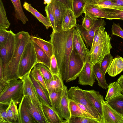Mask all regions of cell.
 <instances>
[{
    "mask_svg": "<svg viewBox=\"0 0 123 123\" xmlns=\"http://www.w3.org/2000/svg\"><path fill=\"white\" fill-rule=\"evenodd\" d=\"M75 28L66 31H53L50 36L53 54L57 60L59 74L63 81L67 75L68 64L73 49V39Z\"/></svg>",
    "mask_w": 123,
    "mask_h": 123,
    "instance_id": "obj_1",
    "label": "cell"
},
{
    "mask_svg": "<svg viewBox=\"0 0 123 123\" xmlns=\"http://www.w3.org/2000/svg\"><path fill=\"white\" fill-rule=\"evenodd\" d=\"M15 49L11 59L3 68V79L9 81L19 78L18 73V66L24 49L31 39L27 32L21 31L15 34Z\"/></svg>",
    "mask_w": 123,
    "mask_h": 123,
    "instance_id": "obj_2",
    "label": "cell"
},
{
    "mask_svg": "<svg viewBox=\"0 0 123 123\" xmlns=\"http://www.w3.org/2000/svg\"><path fill=\"white\" fill-rule=\"evenodd\" d=\"M23 96V82L21 79L8 81L0 92V103H9L13 100L17 105L20 103Z\"/></svg>",
    "mask_w": 123,
    "mask_h": 123,
    "instance_id": "obj_3",
    "label": "cell"
},
{
    "mask_svg": "<svg viewBox=\"0 0 123 123\" xmlns=\"http://www.w3.org/2000/svg\"><path fill=\"white\" fill-rule=\"evenodd\" d=\"M37 61L33 42L31 38L24 49L19 62L18 73L20 79L30 73L37 64Z\"/></svg>",
    "mask_w": 123,
    "mask_h": 123,
    "instance_id": "obj_4",
    "label": "cell"
},
{
    "mask_svg": "<svg viewBox=\"0 0 123 123\" xmlns=\"http://www.w3.org/2000/svg\"><path fill=\"white\" fill-rule=\"evenodd\" d=\"M112 48L110 37L105 31L90 54V62L93 65L100 63L105 56L110 53Z\"/></svg>",
    "mask_w": 123,
    "mask_h": 123,
    "instance_id": "obj_5",
    "label": "cell"
},
{
    "mask_svg": "<svg viewBox=\"0 0 123 123\" xmlns=\"http://www.w3.org/2000/svg\"><path fill=\"white\" fill-rule=\"evenodd\" d=\"M68 93L69 99L78 102L83 105L89 112L100 123H101V116L88 99L85 95L84 90L78 86H73L68 90Z\"/></svg>",
    "mask_w": 123,
    "mask_h": 123,
    "instance_id": "obj_6",
    "label": "cell"
},
{
    "mask_svg": "<svg viewBox=\"0 0 123 123\" xmlns=\"http://www.w3.org/2000/svg\"><path fill=\"white\" fill-rule=\"evenodd\" d=\"M85 63L73 48L69 62L67 75L64 81L67 83L75 80L78 77Z\"/></svg>",
    "mask_w": 123,
    "mask_h": 123,
    "instance_id": "obj_7",
    "label": "cell"
},
{
    "mask_svg": "<svg viewBox=\"0 0 123 123\" xmlns=\"http://www.w3.org/2000/svg\"><path fill=\"white\" fill-rule=\"evenodd\" d=\"M8 38L3 44L0 46V57L4 68L10 62L13 55L15 48V34L10 30Z\"/></svg>",
    "mask_w": 123,
    "mask_h": 123,
    "instance_id": "obj_8",
    "label": "cell"
},
{
    "mask_svg": "<svg viewBox=\"0 0 123 123\" xmlns=\"http://www.w3.org/2000/svg\"><path fill=\"white\" fill-rule=\"evenodd\" d=\"M30 73L21 78L23 82L24 95H26L29 97L32 103L38 108L46 118L43 109L41 102L30 78Z\"/></svg>",
    "mask_w": 123,
    "mask_h": 123,
    "instance_id": "obj_9",
    "label": "cell"
},
{
    "mask_svg": "<svg viewBox=\"0 0 123 123\" xmlns=\"http://www.w3.org/2000/svg\"><path fill=\"white\" fill-rule=\"evenodd\" d=\"M101 123H123V117L104 99Z\"/></svg>",
    "mask_w": 123,
    "mask_h": 123,
    "instance_id": "obj_10",
    "label": "cell"
},
{
    "mask_svg": "<svg viewBox=\"0 0 123 123\" xmlns=\"http://www.w3.org/2000/svg\"><path fill=\"white\" fill-rule=\"evenodd\" d=\"M74 49L84 63L90 62V54L80 34L75 28L73 39Z\"/></svg>",
    "mask_w": 123,
    "mask_h": 123,
    "instance_id": "obj_11",
    "label": "cell"
},
{
    "mask_svg": "<svg viewBox=\"0 0 123 123\" xmlns=\"http://www.w3.org/2000/svg\"><path fill=\"white\" fill-rule=\"evenodd\" d=\"M106 25V23L104 20L102 18H100L96 20L88 32L82 25L78 24H77L75 27L80 34L86 47H90L91 48L96 28L101 26H105Z\"/></svg>",
    "mask_w": 123,
    "mask_h": 123,
    "instance_id": "obj_12",
    "label": "cell"
},
{
    "mask_svg": "<svg viewBox=\"0 0 123 123\" xmlns=\"http://www.w3.org/2000/svg\"><path fill=\"white\" fill-rule=\"evenodd\" d=\"M62 119L68 121L71 117L69 105V99L67 87L64 85L62 96L57 107L55 109Z\"/></svg>",
    "mask_w": 123,
    "mask_h": 123,
    "instance_id": "obj_13",
    "label": "cell"
},
{
    "mask_svg": "<svg viewBox=\"0 0 123 123\" xmlns=\"http://www.w3.org/2000/svg\"><path fill=\"white\" fill-rule=\"evenodd\" d=\"M93 65L90 62H86L78 76V83L83 85L92 86L95 82Z\"/></svg>",
    "mask_w": 123,
    "mask_h": 123,
    "instance_id": "obj_14",
    "label": "cell"
},
{
    "mask_svg": "<svg viewBox=\"0 0 123 123\" xmlns=\"http://www.w3.org/2000/svg\"><path fill=\"white\" fill-rule=\"evenodd\" d=\"M50 4L55 18L56 32L62 30V22L68 8L62 4L55 0H52Z\"/></svg>",
    "mask_w": 123,
    "mask_h": 123,
    "instance_id": "obj_15",
    "label": "cell"
},
{
    "mask_svg": "<svg viewBox=\"0 0 123 123\" xmlns=\"http://www.w3.org/2000/svg\"><path fill=\"white\" fill-rule=\"evenodd\" d=\"M85 95L101 117L102 116V101L104 99L103 96L99 92L94 90H84Z\"/></svg>",
    "mask_w": 123,
    "mask_h": 123,
    "instance_id": "obj_16",
    "label": "cell"
},
{
    "mask_svg": "<svg viewBox=\"0 0 123 123\" xmlns=\"http://www.w3.org/2000/svg\"><path fill=\"white\" fill-rule=\"evenodd\" d=\"M18 123H37L30 113L24 95L18 109Z\"/></svg>",
    "mask_w": 123,
    "mask_h": 123,
    "instance_id": "obj_17",
    "label": "cell"
},
{
    "mask_svg": "<svg viewBox=\"0 0 123 123\" xmlns=\"http://www.w3.org/2000/svg\"><path fill=\"white\" fill-rule=\"evenodd\" d=\"M45 116L48 123H68V121L61 117L55 109L41 102Z\"/></svg>",
    "mask_w": 123,
    "mask_h": 123,
    "instance_id": "obj_18",
    "label": "cell"
},
{
    "mask_svg": "<svg viewBox=\"0 0 123 123\" xmlns=\"http://www.w3.org/2000/svg\"><path fill=\"white\" fill-rule=\"evenodd\" d=\"M28 110L37 123H48L46 117L38 108L33 104L27 95H24Z\"/></svg>",
    "mask_w": 123,
    "mask_h": 123,
    "instance_id": "obj_19",
    "label": "cell"
},
{
    "mask_svg": "<svg viewBox=\"0 0 123 123\" xmlns=\"http://www.w3.org/2000/svg\"><path fill=\"white\" fill-rule=\"evenodd\" d=\"M84 13H86L93 18L97 20L101 18L109 20L106 13L102 8L92 3H86L84 8Z\"/></svg>",
    "mask_w": 123,
    "mask_h": 123,
    "instance_id": "obj_20",
    "label": "cell"
},
{
    "mask_svg": "<svg viewBox=\"0 0 123 123\" xmlns=\"http://www.w3.org/2000/svg\"><path fill=\"white\" fill-rule=\"evenodd\" d=\"M30 77L41 102L52 107L49 97L48 92L30 73Z\"/></svg>",
    "mask_w": 123,
    "mask_h": 123,
    "instance_id": "obj_21",
    "label": "cell"
},
{
    "mask_svg": "<svg viewBox=\"0 0 123 123\" xmlns=\"http://www.w3.org/2000/svg\"><path fill=\"white\" fill-rule=\"evenodd\" d=\"M76 18L72 9L68 8L66 11L62 22V30L66 31L75 28L77 24Z\"/></svg>",
    "mask_w": 123,
    "mask_h": 123,
    "instance_id": "obj_22",
    "label": "cell"
},
{
    "mask_svg": "<svg viewBox=\"0 0 123 123\" xmlns=\"http://www.w3.org/2000/svg\"><path fill=\"white\" fill-rule=\"evenodd\" d=\"M24 8L32 14L40 22L42 23L47 29L52 27L51 24L47 17L41 14L33 7L31 4L25 2L23 5Z\"/></svg>",
    "mask_w": 123,
    "mask_h": 123,
    "instance_id": "obj_23",
    "label": "cell"
},
{
    "mask_svg": "<svg viewBox=\"0 0 123 123\" xmlns=\"http://www.w3.org/2000/svg\"><path fill=\"white\" fill-rule=\"evenodd\" d=\"M123 71V58L118 56L113 59L107 72L111 77H115Z\"/></svg>",
    "mask_w": 123,
    "mask_h": 123,
    "instance_id": "obj_24",
    "label": "cell"
},
{
    "mask_svg": "<svg viewBox=\"0 0 123 123\" xmlns=\"http://www.w3.org/2000/svg\"><path fill=\"white\" fill-rule=\"evenodd\" d=\"M48 93L58 89H63L64 85L61 76L59 75H53L51 78L45 81Z\"/></svg>",
    "mask_w": 123,
    "mask_h": 123,
    "instance_id": "obj_25",
    "label": "cell"
},
{
    "mask_svg": "<svg viewBox=\"0 0 123 123\" xmlns=\"http://www.w3.org/2000/svg\"><path fill=\"white\" fill-rule=\"evenodd\" d=\"M93 69L95 78L97 80L98 85L102 88L106 89L108 88L105 75L101 70L100 63H96L93 65Z\"/></svg>",
    "mask_w": 123,
    "mask_h": 123,
    "instance_id": "obj_26",
    "label": "cell"
},
{
    "mask_svg": "<svg viewBox=\"0 0 123 123\" xmlns=\"http://www.w3.org/2000/svg\"><path fill=\"white\" fill-rule=\"evenodd\" d=\"M32 40L35 43L46 53L50 58L53 55V51L52 43L50 42L44 40L40 37L31 36Z\"/></svg>",
    "mask_w": 123,
    "mask_h": 123,
    "instance_id": "obj_27",
    "label": "cell"
},
{
    "mask_svg": "<svg viewBox=\"0 0 123 123\" xmlns=\"http://www.w3.org/2000/svg\"><path fill=\"white\" fill-rule=\"evenodd\" d=\"M33 43L37 57V63H42L49 69L50 58L38 45L33 42Z\"/></svg>",
    "mask_w": 123,
    "mask_h": 123,
    "instance_id": "obj_28",
    "label": "cell"
},
{
    "mask_svg": "<svg viewBox=\"0 0 123 123\" xmlns=\"http://www.w3.org/2000/svg\"><path fill=\"white\" fill-rule=\"evenodd\" d=\"M69 105L71 117H84L97 120L92 115L88 114L83 111L74 101L69 99Z\"/></svg>",
    "mask_w": 123,
    "mask_h": 123,
    "instance_id": "obj_29",
    "label": "cell"
},
{
    "mask_svg": "<svg viewBox=\"0 0 123 123\" xmlns=\"http://www.w3.org/2000/svg\"><path fill=\"white\" fill-rule=\"evenodd\" d=\"M106 101L123 117V94H122Z\"/></svg>",
    "mask_w": 123,
    "mask_h": 123,
    "instance_id": "obj_30",
    "label": "cell"
},
{
    "mask_svg": "<svg viewBox=\"0 0 123 123\" xmlns=\"http://www.w3.org/2000/svg\"><path fill=\"white\" fill-rule=\"evenodd\" d=\"M108 90L105 98L106 100L122 94V90L117 81L110 83L108 86Z\"/></svg>",
    "mask_w": 123,
    "mask_h": 123,
    "instance_id": "obj_31",
    "label": "cell"
},
{
    "mask_svg": "<svg viewBox=\"0 0 123 123\" xmlns=\"http://www.w3.org/2000/svg\"><path fill=\"white\" fill-rule=\"evenodd\" d=\"M11 0L14 7L16 18L24 24H25L28 20L24 12L20 0Z\"/></svg>",
    "mask_w": 123,
    "mask_h": 123,
    "instance_id": "obj_32",
    "label": "cell"
},
{
    "mask_svg": "<svg viewBox=\"0 0 123 123\" xmlns=\"http://www.w3.org/2000/svg\"><path fill=\"white\" fill-rule=\"evenodd\" d=\"M86 4L83 0H72V10L77 18L84 13V8Z\"/></svg>",
    "mask_w": 123,
    "mask_h": 123,
    "instance_id": "obj_33",
    "label": "cell"
},
{
    "mask_svg": "<svg viewBox=\"0 0 123 123\" xmlns=\"http://www.w3.org/2000/svg\"><path fill=\"white\" fill-rule=\"evenodd\" d=\"M63 89H57L48 93L49 97L52 107L55 109L59 104L61 99Z\"/></svg>",
    "mask_w": 123,
    "mask_h": 123,
    "instance_id": "obj_34",
    "label": "cell"
},
{
    "mask_svg": "<svg viewBox=\"0 0 123 123\" xmlns=\"http://www.w3.org/2000/svg\"><path fill=\"white\" fill-rule=\"evenodd\" d=\"M10 25L2 1L0 0V29H8Z\"/></svg>",
    "mask_w": 123,
    "mask_h": 123,
    "instance_id": "obj_35",
    "label": "cell"
},
{
    "mask_svg": "<svg viewBox=\"0 0 123 123\" xmlns=\"http://www.w3.org/2000/svg\"><path fill=\"white\" fill-rule=\"evenodd\" d=\"M30 73L32 75L35 80L39 83L48 92L45 81L37 64L34 67Z\"/></svg>",
    "mask_w": 123,
    "mask_h": 123,
    "instance_id": "obj_36",
    "label": "cell"
},
{
    "mask_svg": "<svg viewBox=\"0 0 123 123\" xmlns=\"http://www.w3.org/2000/svg\"><path fill=\"white\" fill-rule=\"evenodd\" d=\"M102 9L107 15L109 20L114 19L123 20V10L115 9Z\"/></svg>",
    "mask_w": 123,
    "mask_h": 123,
    "instance_id": "obj_37",
    "label": "cell"
},
{
    "mask_svg": "<svg viewBox=\"0 0 123 123\" xmlns=\"http://www.w3.org/2000/svg\"><path fill=\"white\" fill-rule=\"evenodd\" d=\"M92 3L101 8L115 9L122 10L116 4L110 0H98Z\"/></svg>",
    "mask_w": 123,
    "mask_h": 123,
    "instance_id": "obj_38",
    "label": "cell"
},
{
    "mask_svg": "<svg viewBox=\"0 0 123 123\" xmlns=\"http://www.w3.org/2000/svg\"><path fill=\"white\" fill-rule=\"evenodd\" d=\"M105 29V28L103 26H98L96 28L95 31L92 45L89 51L90 54L92 53L94 47L99 42L104 33Z\"/></svg>",
    "mask_w": 123,
    "mask_h": 123,
    "instance_id": "obj_39",
    "label": "cell"
},
{
    "mask_svg": "<svg viewBox=\"0 0 123 123\" xmlns=\"http://www.w3.org/2000/svg\"><path fill=\"white\" fill-rule=\"evenodd\" d=\"M9 103H0V123H11L6 110Z\"/></svg>",
    "mask_w": 123,
    "mask_h": 123,
    "instance_id": "obj_40",
    "label": "cell"
},
{
    "mask_svg": "<svg viewBox=\"0 0 123 123\" xmlns=\"http://www.w3.org/2000/svg\"><path fill=\"white\" fill-rule=\"evenodd\" d=\"M113 59V56L109 53L105 56L100 63L101 68L105 75L107 72Z\"/></svg>",
    "mask_w": 123,
    "mask_h": 123,
    "instance_id": "obj_41",
    "label": "cell"
},
{
    "mask_svg": "<svg viewBox=\"0 0 123 123\" xmlns=\"http://www.w3.org/2000/svg\"><path fill=\"white\" fill-rule=\"evenodd\" d=\"M45 11L47 17L51 24L53 32H56L55 18L52 8L50 4L47 5L45 6Z\"/></svg>",
    "mask_w": 123,
    "mask_h": 123,
    "instance_id": "obj_42",
    "label": "cell"
},
{
    "mask_svg": "<svg viewBox=\"0 0 123 123\" xmlns=\"http://www.w3.org/2000/svg\"><path fill=\"white\" fill-rule=\"evenodd\" d=\"M68 123H99L95 119L84 117H71Z\"/></svg>",
    "mask_w": 123,
    "mask_h": 123,
    "instance_id": "obj_43",
    "label": "cell"
},
{
    "mask_svg": "<svg viewBox=\"0 0 123 123\" xmlns=\"http://www.w3.org/2000/svg\"><path fill=\"white\" fill-rule=\"evenodd\" d=\"M37 64L45 81L50 80L53 75L49 69L42 63H39Z\"/></svg>",
    "mask_w": 123,
    "mask_h": 123,
    "instance_id": "obj_44",
    "label": "cell"
},
{
    "mask_svg": "<svg viewBox=\"0 0 123 123\" xmlns=\"http://www.w3.org/2000/svg\"><path fill=\"white\" fill-rule=\"evenodd\" d=\"M83 19L82 26L88 32L96 20L92 18L86 13Z\"/></svg>",
    "mask_w": 123,
    "mask_h": 123,
    "instance_id": "obj_45",
    "label": "cell"
},
{
    "mask_svg": "<svg viewBox=\"0 0 123 123\" xmlns=\"http://www.w3.org/2000/svg\"><path fill=\"white\" fill-rule=\"evenodd\" d=\"M49 70L53 75L59 74V71L57 60L53 54L50 58Z\"/></svg>",
    "mask_w": 123,
    "mask_h": 123,
    "instance_id": "obj_46",
    "label": "cell"
},
{
    "mask_svg": "<svg viewBox=\"0 0 123 123\" xmlns=\"http://www.w3.org/2000/svg\"><path fill=\"white\" fill-rule=\"evenodd\" d=\"M111 36L115 35L121 37L123 39V30L119 23L113 22L111 28Z\"/></svg>",
    "mask_w": 123,
    "mask_h": 123,
    "instance_id": "obj_47",
    "label": "cell"
},
{
    "mask_svg": "<svg viewBox=\"0 0 123 123\" xmlns=\"http://www.w3.org/2000/svg\"><path fill=\"white\" fill-rule=\"evenodd\" d=\"M10 31L5 29H0V46L4 44L7 40Z\"/></svg>",
    "mask_w": 123,
    "mask_h": 123,
    "instance_id": "obj_48",
    "label": "cell"
},
{
    "mask_svg": "<svg viewBox=\"0 0 123 123\" xmlns=\"http://www.w3.org/2000/svg\"><path fill=\"white\" fill-rule=\"evenodd\" d=\"M9 105L10 109L15 117L18 119V109L17 107V105L13 100H11L10 102Z\"/></svg>",
    "mask_w": 123,
    "mask_h": 123,
    "instance_id": "obj_49",
    "label": "cell"
},
{
    "mask_svg": "<svg viewBox=\"0 0 123 123\" xmlns=\"http://www.w3.org/2000/svg\"><path fill=\"white\" fill-rule=\"evenodd\" d=\"M6 110L8 117L11 123H17L16 121H18V119L15 117L10 109L9 105Z\"/></svg>",
    "mask_w": 123,
    "mask_h": 123,
    "instance_id": "obj_50",
    "label": "cell"
},
{
    "mask_svg": "<svg viewBox=\"0 0 123 123\" xmlns=\"http://www.w3.org/2000/svg\"><path fill=\"white\" fill-rule=\"evenodd\" d=\"M63 4L67 8L72 9V0H55Z\"/></svg>",
    "mask_w": 123,
    "mask_h": 123,
    "instance_id": "obj_51",
    "label": "cell"
},
{
    "mask_svg": "<svg viewBox=\"0 0 123 123\" xmlns=\"http://www.w3.org/2000/svg\"><path fill=\"white\" fill-rule=\"evenodd\" d=\"M8 82L4 79L0 80V92L5 88Z\"/></svg>",
    "mask_w": 123,
    "mask_h": 123,
    "instance_id": "obj_52",
    "label": "cell"
},
{
    "mask_svg": "<svg viewBox=\"0 0 123 123\" xmlns=\"http://www.w3.org/2000/svg\"><path fill=\"white\" fill-rule=\"evenodd\" d=\"M3 68L2 61L1 57H0V80L3 79Z\"/></svg>",
    "mask_w": 123,
    "mask_h": 123,
    "instance_id": "obj_53",
    "label": "cell"
},
{
    "mask_svg": "<svg viewBox=\"0 0 123 123\" xmlns=\"http://www.w3.org/2000/svg\"><path fill=\"white\" fill-rule=\"evenodd\" d=\"M117 5L122 10H123V0H110Z\"/></svg>",
    "mask_w": 123,
    "mask_h": 123,
    "instance_id": "obj_54",
    "label": "cell"
},
{
    "mask_svg": "<svg viewBox=\"0 0 123 123\" xmlns=\"http://www.w3.org/2000/svg\"><path fill=\"white\" fill-rule=\"evenodd\" d=\"M75 101L78 105L86 113L88 114L91 115L89 112L88 111V110L86 108V107L83 105L78 102L76 101Z\"/></svg>",
    "mask_w": 123,
    "mask_h": 123,
    "instance_id": "obj_55",
    "label": "cell"
},
{
    "mask_svg": "<svg viewBox=\"0 0 123 123\" xmlns=\"http://www.w3.org/2000/svg\"><path fill=\"white\" fill-rule=\"evenodd\" d=\"M117 81L120 85L122 91H123V74L120 76Z\"/></svg>",
    "mask_w": 123,
    "mask_h": 123,
    "instance_id": "obj_56",
    "label": "cell"
},
{
    "mask_svg": "<svg viewBox=\"0 0 123 123\" xmlns=\"http://www.w3.org/2000/svg\"><path fill=\"white\" fill-rule=\"evenodd\" d=\"M86 3H93L97 1L98 0H83Z\"/></svg>",
    "mask_w": 123,
    "mask_h": 123,
    "instance_id": "obj_57",
    "label": "cell"
},
{
    "mask_svg": "<svg viewBox=\"0 0 123 123\" xmlns=\"http://www.w3.org/2000/svg\"><path fill=\"white\" fill-rule=\"evenodd\" d=\"M52 0H44V4H49L52 2Z\"/></svg>",
    "mask_w": 123,
    "mask_h": 123,
    "instance_id": "obj_58",
    "label": "cell"
},
{
    "mask_svg": "<svg viewBox=\"0 0 123 123\" xmlns=\"http://www.w3.org/2000/svg\"><path fill=\"white\" fill-rule=\"evenodd\" d=\"M122 94H123V91H122Z\"/></svg>",
    "mask_w": 123,
    "mask_h": 123,
    "instance_id": "obj_59",
    "label": "cell"
},
{
    "mask_svg": "<svg viewBox=\"0 0 123 123\" xmlns=\"http://www.w3.org/2000/svg\"></svg>",
    "mask_w": 123,
    "mask_h": 123,
    "instance_id": "obj_60",
    "label": "cell"
}]
</instances>
